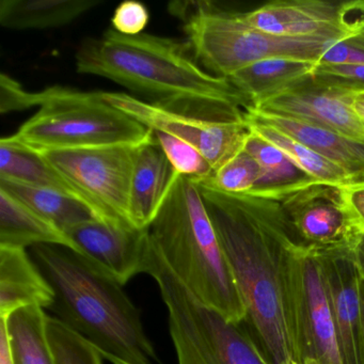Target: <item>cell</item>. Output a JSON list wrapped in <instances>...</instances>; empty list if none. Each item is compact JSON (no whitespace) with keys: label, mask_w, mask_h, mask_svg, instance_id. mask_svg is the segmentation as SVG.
<instances>
[{"label":"cell","mask_w":364,"mask_h":364,"mask_svg":"<svg viewBox=\"0 0 364 364\" xmlns=\"http://www.w3.org/2000/svg\"><path fill=\"white\" fill-rule=\"evenodd\" d=\"M197 185L246 308L240 325L268 363H301L299 259L306 244L282 203Z\"/></svg>","instance_id":"obj_1"},{"label":"cell","mask_w":364,"mask_h":364,"mask_svg":"<svg viewBox=\"0 0 364 364\" xmlns=\"http://www.w3.org/2000/svg\"><path fill=\"white\" fill-rule=\"evenodd\" d=\"M76 71L142 93L169 109L215 121H244L249 100L227 78L206 71L185 40L110 28L78 46Z\"/></svg>","instance_id":"obj_2"},{"label":"cell","mask_w":364,"mask_h":364,"mask_svg":"<svg viewBox=\"0 0 364 364\" xmlns=\"http://www.w3.org/2000/svg\"><path fill=\"white\" fill-rule=\"evenodd\" d=\"M29 253L54 291L48 309L53 317L97 347L106 360L129 364L159 360L139 309L123 285L65 247L38 245Z\"/></svg>","instance_id":"obj_3"},{"label":"cell","mask_w":364,"mask_h":364,"mask_svg":"<svg viewBox=\"0 0 364 364\" xmlns=\"http://www.w3.org/2000/svg\"><path fill=\"white\" fill-rule=\"evenodd\" d=\"M149 231L174 276L200 302L231 323H244L240 289L193 178H174Z\"/></svg>","instance_id":"obj_4"},{"label":"cell","mask_w":364,"mask_h":364,"mask_svg":"<svg viewBox=\"0 0 364 364\" xmlns=\"http://www.w3.org/2000/svg\"><path fill=\"white\" fill-rule=\"evenodd\" d=\"M168 11L181 22L185 41L198 63L217 77L229 78L240 70L274 58L318 63L328 38L279 37L251 26L244 14L225 11L212 1H173Z\"/></svg>","instance_id":"obj_5"},{"label":"cell","mask_w":364,"mask_h":364,"mask_svg":"<svg viewBox=\"0 0 364 364\" xmlns=\"http://www.w3.org/2000/svg\"><path fill=\"white\" fill-rule=\"evenodd\" d=\"M31 108L37 114L20 127L12 141L35 152L140 146L154 135L100 97V92H82L55 86L31 92Z\"/></svg>","instance_id":"obj_6"},{"label":"cell","mask_w":364,"mask_h":364,"mask_svg":"<svg viewBox=\"0 0 364 364\" xmlns=\"http://www.w3.org/2000/svg\"><path fill=\"white\" fill-rule=\"evenodd\" d=\"M144 274L159 285L178 364H269L242 325L204 306L180 282L153 238Z\"/></svg>","instance_id":"obj_7"},{"label":"cell","mask_w":364,"mask_h":364,"mask_svg":"<svg viewBox=\"0 0 364 364\" xmlns=\"http://www.w3.org/2000/svg\"><path fill=\"white\" fill-rule=\"evenodd\" d=\"M138 146L46 151L40 154L65 178L97 220L122 229H137L132 220L131 193Z\"/></svg>","instance_id":"obj_8"},{"label":"cell","mask_w":364,"mask_h":364,"mask_svg":"<svg viewBox=\"0 0 364 364\" xmlns=\"http://www.w3.org/2000/svg\"><path fill=\"white\" fill-rule=\"evenodd\" d=\"M100 97L148 129L188 142L202 153L216 171L246 148L251 136L246 121H215L122 92H100Z\"/></svg>","instance_id":"obj_9"},{"label":"cell","mask_w":364,"mask_h":364,"mask_svg":"<svg viewBox=\"0 0 364 364\" xmlns=\"http://www.w3.org/2000/svg\"><path fill=\"white\" fill-rule=\"evenodd\" d=\"M244 16L255 28L279 37L341 41L364 33V0H277Z\"/></svg>","instance_id":"obj_10"},{"label":"cell","mask_w":364,"mask_h":364,"mask_svg":"<svg viewBox=\"0 0 364 364\" xmlns=\"http://www.w3.org/2000/svg\"><path fill=\"white\" fill-rule=\"evenodd\" d=\"M362 238L363 235L336 248L312 247L321 262L344 364H364L361 304L363 267L360 257Z\"/></svg>","instance_id":"obj_11"},{"label":"cell","mask_w":364,"mask_h":364,"mask_svg":"<svg viewBox=\"0 0 364 364\" xmlns=\"http://www.w3.org/2000/svg\"><path fill=\"white\" fill-rule=\"evenodd\" d=\"M355 95L311 75L251 107L264 114L317 125L364 144V125L351 107Z\"/></svg>","instance_id":"obj_12"},{"label":"cell","mask_w":364,"mask_h":364,"mask_svg":"<svg viewBox=\"0 0 364 364\" xmlns=\"http://www.w3.org/2000/svg\"><path fill=\"white\" fill-rule=\"evenodd\" d=\"M278 201L306 246L336 248L363 235L347 213L341 188L314 183L283 196Z\"/></svg>","instance_id":"obj_13"},{"label":"cell","mask_w":364,"mask_h":364,"mask_svg":"<svg viewBox=\"0 0 364 364\" xmlns=\"http://www.w3.org/2000/svg\"><path fill=\"white\" fill-rule=\"evenodd\" d=\"M65 233L80 248V255L121 285L146 272L152 244L149 229H122L91 219Z\"/></svg>","instance_id":"obj_14"},{"label":"cell","mask_w":364,"mask_h":364,"mask_svg":"<svg viewBox=\"0 0 364 364\" xmlns=\"http://www.w3.org/2000/svg\"><path fill=\"white\" fill-rule=\"evenodd\" d=\"M299 331L302 364H344L321 262L304 246L299 259Z\"/></svg>","instance_id":"obj_15"},{"label":"cell","mask_w":364,"mask_h":364,"mask_svg":"<svg viewBox=\"0 0 364 364\" xmlns=\"http://www.w3.org/2000/svg\"><path fill=\"white\" fill-rule=\"evenodd\" d=\"M245 118L272 127L308 146L313 152L344 170L353 185L364 183V144L317 125L264 114L252 107L246 110Z\"/></svg>","instance_id":"obj_16"},{"label":"cell","mask_w":364,"mask_h":364,"mask_svg":"<svg viewBox=\"0 0 364 364\" xmlns=\"http://www.w3.org/2000/svg\"><path fill=\"white\" fill-rule=\"evenodd\" d=\"M55 294L26 249L0 246V318L38 306L48 310Z\"/></svg>","instance_id":"obj_17"},{"label":"cell","mask_w":364,"mask_h":364,"mask_svg":"<svg viewBox=\"0 0 364 364\" xmlns=\"http://www.w3.org/2000/svg\"><path fill=\"white\" fill-rule=\"evenodd\" d=\"M176 176L155 137L138 146L131 193L132 220L137 229L150 228Z\"/></svg>","instance_id":"obj_18"},{"label":"cell","mask_w":364,"mask_h":364,"mask_svg":"<svg viewBox=\"0 0 364 364\" xmlns=\"http://www.w3.org/2000/svg\"><path fill=\"white\" fill-rule=\"evenodd\" d=\"M38 245L65 247L80 255L63 230L0 188V246L26 249Z\"/></svg>","instance_id":"obj_19"},{"label":"cell","mask_w":364,"mask_h":364,"mask_svg":"<svg viewBox=\"0 0 364 364\" xmlns=\"http://www.w3.org/2000/svg\"><path fill=\"white\" fill-rule=\"evenodd\" d=\"M100 5L101 0H1L0 25L10 31L60 28Z\"/></svg>","instance_id":"obj_20"},{"label":"cell","mask_w":364,"mask_h":364,"mask_svg":"<svg viewBox=\"0 0 364 364\" xmlns=\"http://www.w3.org/2000/svg\"><path fill=\"white\" fill-rule=\"evenodd\" d=\"M317 63L274 58L253 63L228 80L255 106L313 75Z\"/></svg>","instance_id":"obj_21"},{"label":"cell","mask_w":364,"mask_h":364,"mask_svg":"<svg viewBox=\"0 0 364 364\" xmlns=\"http://www.w3.org/2000/svg\"><path fill=\"white\" fill-rule=\"evenodd\" d=\"M245 150L257 161L262 170L259 183L249 193L278 200L291 191L317 183L301 171L282 151L252 132Z\"/></svg>","instance_id":"obj_22"},{"label":"cell","mask_w":364,"mask_h":364,"mask_svg":"<svg viewBox=\"0 0 364 364\" xmlns=\"http://www.w3.org/2000/svg\"><path fill=\"white\" fill-rule=\"evenodd\" d=\"M0 178L53 189L80 200L65 178L40 153L9 137L0 140Z\"/></svg>","instance_id":"obj_23"},{"label":"cell","mask_w":364,"mask_h":364,"mask_svg":"<svg viewBox=\"0 0 364 364\" xmlns=\"http://www.w3.org/2000/svg\"><path fill=\"white\" fill-rule=\"evenodd\" d=\"M0 188L11 193L16 199L65 232L74 225L97 219L80 200L53 189L4 178H0Z\"/></svg>","instance_id":"obj_24"},{"label":"cell","mask_w":364,"mask_h":364,"mask_svg":"<svg viewBox=\"0 0 364 364\" xmlns=\"http://www.w3.org/2000/svg\"><path fill=\"white\" fill-rule=\"evenodd\" d=\"M245 121L252 133L282 151L301 171L308 174L315 182L341 189L353 185L350 178L344 170L325 157L313 152L308 146L267 125L247 118H245Z\"/></svg>","instance_id":"obj_25"},{"label":"cell","mask_w":364,"mask_h":364,"mask_svg":"<svg viewBox=\"0 0 364 364\" xmlns=\"http://www.w3.org/2000/svg\"><path fill=\"white\" fill-rule=\"evenodd\" d=\"M48 317L43 309L31 306L5 318L16 364H56L46 332Z\"/></svg>","instance_id":"obj_26"},{"label":"cell","mask_w":364,"mask_h":364,"mask_svg":"<svg viewBox=\"0 0 364 364\" xmlns=\"http://www.w3.org/2000/svg\"><path fill=\"white\" fill-rule=\"evenodd\" d=\"M48 343L56 364H104V357L86 338L48 315Z\"/></svg>","instance_id":"obj_27"},{"label":"cell","mask_w":364,"mask_h":364,"mask_svg":"<svg viewBox=\"0 0 364 364\" xmlns=\"http://www.w3.org/2000/svg\"><path fill=\"white\" fill-rule=\"evenodd\" d=\"M262 170L257 161L246 150L213 172L205 180L196 181L198 184L220 193L240 195L252 191L259 178Z\"/></svg>","instance_id":"obj_28"},{"label":"cell","mask_w":364,"mask_h":364,"mask_svg":"<svg viewBox=\"0 0 364 364\" xmlns=\"http://www.w3.org/2000/svg\"><path fill=\"white\" fill-rule=\"evenodd\" d=\"M153 134L176 173L196 181L205 180L212 176L214 172L212 166L197 148L161 132H153Z\"/></svg>","instance_id":"obj_29"},{"label":"cell","mask_w":364,"mask_h":364,"mask_svg":"<svg viewBox=\"0 0 364 364\" xmlns=\"http://www.w3.org/2000/svg\"><path fill=\"white\" fill-rule=\"evenodd\" d=\"M150 22V12L144 4L127 0L114 10L112 18V29L123 36L141 35Z\"/></svg>","instance_id":"obj_30"},{"label":"cell","mask_w":364,"mask_h":364,"mask_svg":"<svg viewBox=\"0 0 364 364\" xmlns=\"http://www.w3.org/2000/svg\"><path fill=\"white\" fill-rule=\"evenodd\" d=\"M313 75L323 82L348 89L353 92L364 91V65H318Z\"/></svg>","instance_id":"obj_31"},{"label":"cell","mask_w":364,"mask_h":364,"mask_svg":"<svg viewBox=\"0 0 364 364\" xmlns=\"http://www.w3.org/2000/svg\"><path fill=\"white\" fill-rule=\"evenodd\" d=\"M318 65H364V33L330 43Z\"/></svg>","instance_id":"obj_32"},{"label":"cell","mask_w":364,"mask_h":364,"mask_svg":"<svg viewBox=\"0 0 364 364\" xmlns=\"http://www.w3.org/2000/svg\"><path fill=\"white\" fill-rule=\"evenodd\" d=\"M341 191L343 202L353 225L364 235V183L351 185Z\"/></svg>","instance_id":"obj_33"},{"label":"cell","mask_w":364,"mask_h":364,"mask_svg":"<svg viewBox=\"0 0 364 364\" xmlns=\"http://www.w3.org/2000/svg\"><path fill=\"white\" fill-rule=\"evenodd\" d=\"M0 364H16L7 321L5 318L0 321Z\"/></svg>","instance_id":"obj_34"},{"label":"cell","mask_w":364,"mask_h":364,"mask_svg":"<svg viewBox=\"0 0 364 364\" xmlns=\"http://www.w3.org/2000/svg\"><path fill=\"white\" fill-rule=\"evenodd\" d=\"M351 107L355 112V116L361 121L364 125V91L363 92L355 93L351 102Z\"/></svg>","instance_id":"obj_35"},{"label":"cell","mask_w":364,"mask_h":364,"mask_svg":"<svg viewBox=\"0 0 364 364\" xmlns=\"http://www.w3.org/2000/svg\"><path fill=\"white\" fill-rule=\"evenodd\" d=\"M361 304H362V323H363V332H364V272H363V283H362Z\"/></svg>","instance_id":"obj_36"},{"label":"cell","mask_w":364,"mask_h":364,"mask_svg":"<svg viewBox=\"0 0 364 364\" xmlns=\"http://www.w3.org/2000/svg\"><path fill=\"white\" fill-rule=\"evenodd\" d=\"M360 257H361L362 267H363L364 272V235L362 238L361 245H360Z\"/></svg>","instance_id":"obj_37"},{"label":"cell","mask_w":364,"mask_h":364,"mask_svg":"<svg viewBox=\"0 0 364 364\" xmlns=\"http://www.w3.org/2000/svg\"><path fill=\"white\" fill-rule=\"evenodd\" d=\"M108 361L112 362V364H129L127 362L120 361V360L114 359V358H109Z\"/></svg>","instance_id":"obj_38"},{"label":"cell","mask_w":364,"mask_h":364,"mask_svg":"<svg viewBox=\"0 0 364 364\" xmlns=\"http://www.w3.org/2000/svg\"><path fill=\"white\" fill-rule=\"evenodd\" d=\"M294 364H302V363H294Z\"/></svg>","instance_id":"obj_39"}]
</instances>
